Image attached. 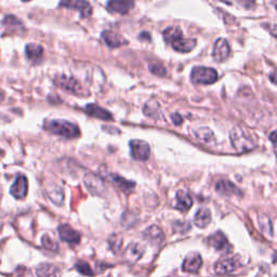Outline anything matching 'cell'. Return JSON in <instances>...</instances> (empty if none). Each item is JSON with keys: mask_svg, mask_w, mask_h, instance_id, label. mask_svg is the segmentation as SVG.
<instances>
[{"mask_svg": "<svg viewBox=\"0 0 277 277\" xmlns=\"http://www.w3.org/2000/svg\"><path fill=\"white\" fill-rule=\"evenodd\" d=\"M163 39L172 46L178 52L187 53L196 47V40L191 38H184L183 31L178 26H170L163 30Z\"/></svg>", "mask_w": 277, "mask_h": 277, "instance_id": "1", "label": "cell"}, {"mask_svg": "<svg viewBox=\"0 0 277 277\" xmlns=\"http://www.w3.org/2000/svg\"><path fill=\"white\" fill-rule=\"evenodd\" d=\"M230 140L233 147L239 153L248 152V150L254 149L256 146V142L253 137H251V135L246 129L241 127V126H236V127L231 130Z\"/></svg>", "mask_w": 277, "mask_h": 277, "instance_id": "2", "label": "cell"}, {"mask_svg": "<svg viewBox=\"0 0 277 277\" xmlns=\"http://www.w3.org/2000/svg\"><path fill=\"white\" fill-rule=\"evenodd\" d=\"M45 129L53 135L65 138H76L80 136L79 128L76 125L66 121H59V119L47 121L45 123Z\"/></svg>", "mask_w": 277, "mask_h": 277, "instance_id": "3", "label": "cell"}, {"mask_svg": "<svg viewBox=\"0 0 277 277\" xmlns=\"http://www.w3.org/2000/svg\"><path fill=\"white\" fill-rule=\"evenodd\" d=\"M191 78L196 85H211L218 80V72L212 67L196 66L193 68Z\"/></svg>", "mask_w": 277, "mask_h": 277, "instance_id": "4", "label": "cell"}, {"mask_svg": "<svg viewBox=\"0 0 277 277\" xmlns=\"http://www.w3.org/2000/svg\"><path fill=\"white\" fill-rule=\"evenodd\" d=\"M55 85L60 87L61 89L65 90L67 92H71L73 94H76V96H87L88 90H86L85 88L80 85L79 81L77 79H75L73 77H67L64 75H61L54 79Z\"/></svg>", "mask_w": 277, "mask_h": 277, "instance_id": "5", "label": "cell"}, {"mask_svg": "<svg viewBox=\"0 0 277 277\" xmlns=\"http://www.w3.org/2000/svg\"><path fill=\"white\" fill-rule=\"evenodd\" d=\"M242 266V262L239 260L238 257H230L224 258V259L220 260L216 263L215 266V272L217 274L223 275L234 272L239 267Z\"/></svg>", "mask_w": 277, "mask_h": 277, "instance_id": "6", "label": "cell"}, {"mask_svg": "<svg viewBox=\"0 0 277 277\" xmlns=\"http://www.w3.org/2000/svg\"><path fill=\"white\" fill-rule=\"evenodd\" d=\"M208 245L210 247L215 248L217 251H220L222 254H228L231 251V245L228 241V238L221 231L213 233L212 235L208 237Z\"/></svg>", "mask_w": 277, "mask_h": 277, "instance_id": "7", "label": "cell"}, {"mask_svg": "<svg viewBox=\"0 0 277 277\" xmlns=\"http://www.w3.org/2000/svg\"><path fill=\"white\" fill-rule=\"evenodd\" d=\"M131 155L137 160H146L150 154L148 143L142 140H132L129 143Z\"/></svg>", "mask_w": 277, "mask_h": 277, "instance_id": "8", "label": "cell"}, {"mask_svg": "<svg viewBox=\"0 0 277 277\" xmlns=\"http://www.w3.org/2000/svg\"><path fill=\"white\" fill-rule=\"evenodd\" d=\"M231 54V48L229 42L224 38H219L215 46H213V51H212V58L216 62H224L228 60V58Z\"/></svg>", "mask_w": 277, "mask_h": 277, "instance_id": "9", "label": "cell"}, {"mask_svg": "<svg viewBox=\"0 0 277 277\" xmlns=\"http://www.w3.org/2000/svg\"><path fill=\"white\" fill-rule=\"evenodd\" d=\"M28 191V182L26 177H24L22 174H18L14 183L12 184L10 188V193L12 196L16 199H24L26 197Z\"/></svg>", "mask_w": 277, "mask_h": 277, "instance_id": "10", "label": "cell"}, {"mask_svg": "<svg viewBox=\"0 0 277 277\" xmlns=\"http://www.w3.org/2000/svg\"><path fill=\"white\" fill-rule=\"evenodd\" d=\"M143 237L147 243H149L153 246L159 247L165 242V234L156 225H152L147 228L143 233Z\"/></svg>", "mask_w": 277, "mask_h": 277, "instance_id": "11", "label": "cell"}, {"mask_svg": "<svg viewBox=\"0 0 277 277\" xmlns=\"http://www.w3.org/2000/svg\"><path fill=\"white\" fill-rule=\"evenodd\" d=\"M59 235L63 242H65L69 245H77L80 242V234L75 231L71 225L62 224L59 226Z\"/></svg>", "mask_w": 277, "mask_h": 277, "instance_id": "12", "label": "cell"}, {"mask_svg": "<svg viewBox=\"0 0 277 277\" xmlns=\"http://www.w3.org/2000/svg\"><path fill=\"white\" fill-rule=\"evenodd\" d=\"M60 5L63 7H67L74 10H78L80 12V15L83 18L89 17L92 13V8L89 2L83 1V0H69V1H62Z\"/></svg>", "mask_w": 277, "mask_h": 277, "instance_id": "13", "label": "cell"}, {"mask_svg": "<svg viewBox=\"0 0 277 277\" xmlns=\"http://www.w3.org/2000/svg\"><path fill=\"white\" fill-rule=\"evenodd\" d=\"M216 190L224 196H242L241 190L229 180H221L217 182Z\"/></svg>", "mask_w": 277, "mask_h": 277, "instance_id": "14", "label": "cell"}, {"mask_svg": "<svg viewBox=\"0 0 277 277\" xmlns=\"http://www.w3.org/2000/svg\"><path fill=\"white\" fill-rule=\"evenodd\" d=\"M201 264H203V259H201L200 255L197 253H193L185 258L183 266H182V270H183L184 272L196 273L200 269Z\"/></svg>", "mask_w": 277, "mask_h": 277, "instance_id": "15", "label": "cell"}, {"mask_svg": "<svg viewBox=\"0 0 277 277\" xmlns=\"http://www.w3.org/2000/svg\"><path fill=\"white\" fill-rule=\"evenodd\" d=\"M85 184L88 190L94 195H101L105 191V185L103 181L101 180L98 175L87 174L85 177Z\"/></svg>", "mask_w": 277, "mask_h": 277, "instance_id": "16", "label": "cell"}, {"mask_svg": "<svg viewBox=\"0 0 277 277\" xmlns=\"http://www.w3.org/2000/svg\"><path fill=\"white\" fill-rule=\"evenodd\" d=\"M102 39L110 48H117L127 43V40L123 36L112 30H104L102 33Z\"/></svg>", "mask_w": 277, "mask_h": 277, "instance_id": "17", "label": "cell"}, {"mask_svg": "<svg viewBox=\"0 0 277 277\" xmlns=\"http://www.w3.org/2000/svg\"><path fill=\"white\" fill-rule=\"evenodd\" d=\"M135 2L132 1H125V0H112L108 2V10L113 13L126 14L128 13L130 9L134 7Z\"/></svg>", "mask_w": 277, "mask_h": 277, "instance_id": "18", "label": "cell"}, {"mask_svg": "<svg viewBox=\"0 0 277 277\" xmlns=\"http://www.w3.org/2000/svg\"><path fill=\"white\" fill-rule=\"evenodd\" d=\"M25 54H26L28 61L34 63V64H38L42 60L43 49L40 45H37V43H28L26 48H25Z\"/></svg>", "mask_w": 277, "mask_h": 277, "instance_id": "19", "label": "cell"}, {"mask_svg": "<svg viewBox=\"0 0 277 277\" xmlns=\"http://www.w3.org/2000/svg\"><path fill=\"white\" fill-rule=\"evenodd\" d=\"M86 113L89 116L96 117L98 119H102V121H111L113 118L112 114L109 112L104 110L101 106L97 105V104H88L86 106Z\"/></svg>", "mask_w": 277, "mask_h": 277, "instance_id": "20", "label": "cell"}, {"mask_svg": "<svg viewBox=\"0 0 277 277\" xmlns=\"http://www.w3.org/2000/svg\"><path fill=\"white\" fill-rule=\"evenodd\" d=\"M144 247L141 246L140 244H130L129 246L126 248L125 250V257L126 259L130 262H137L138 260H140L143 254H144Z\"/></svg>", "mask_w": 277, "mask_h": 277, "instance_id": "21", "label": "cell"}, {"mask_svg": "<svg viewBox=\"0 0 277 277\" xmlns=\"http://www.w3.org/2000/svg\"><path fill=\"white\" fill-rule=\"evenodd\" d=\"M211 222V212L208 208H200L194 218V223L199 229H205Z\"/></svg>", "mask_w": 277, "mask_h": 277, "instance_id": "22", "label": "cell"}, {"mask_svg": "<svg viewBox=\"0 0 277 277\" xmlns=\"http://www.w3.org/2000/svg\"><path fill=\"white\" fill-rule=\"evenodd\" d=\"M193 206V199L191 195L188 194L186 191L180 190L177 193V204H175V208L180 211H187L190 208Z\"/></svg>", "mask_w": 277, "mask_h": 277, "instance_id": "23", "label": "cell"}, {"mask_svg": "<svg viewBox=\"0 0 277 277\" xmlns=\"http://www.w3.org/2000/svg\"><path fill=\"white\" fill-rule=\"evenodd\" d=\"M143 112L146 116H148L150 118H154V119L159 118L161 115L160 105L155 100H149L148 102H146V104L144 105Z\"/></svg>", "mask_w": 277, "mask_h": 277, "instance_id": "24", "label": "cell"}, {"mask_svg": "<svg viewBox=\"0 0 277 277\" xmlns=\"http://www.w3.org/2000/svg\"><path fill=\"white\" fill-rule=\"evenodd\" d=\"M111 178H112L113 182H114V183L125 193H130L136 186L135 182L126 180L125 178L121 177V175H118V174H112Z\"/></svg>", "mask_w": 277, "mask_h": 277, "instance_id": "25", "label": "cell"}, {"mask_svg": "<svg viewBox=\"0 0 277 277\" xmlns=\"http://www.w3.org/2000/svg\"><path fill=\"white\" fill-rule=\"evenodd\" d=\"M37 276L38 277H58L59 271L50 263H43L37 268Z\"/></svg>", "mask_w": 277, "mask_h": 277, "instance_id": "26", "label": "cell"}, {"mask_svg": "<svg viewBox=\"0 0 277 277\" xmlns=\"http://www.w3.org/2000/svg\"><path fill=\"white\" fill-rule=\"evenodd\" d=\"M195 136L198 138L199 141L205 142V143H210L215 141V134H213L212 130L206 127H201L197 130H195Z\"/></svg>", "mask_w": 277, "mask_h": 277, "instance_id": "27", "label": "cell"}, {"mask_svg": "<svg viewBox=\"0 0 277 277\" xmlns=\"http://www.w3.org/2000/svg\"><path fill=\"white\" fill-rule=\"evenodd\" d=\"M259 224H260V229L262 230L263 233H266L267 235L273 236L272 222H271V219L267 215H261L259 217Z\"/></svg>", "mask_w": 277, "mask_h": 277, "instance_id": "28", "label": "cell"}, {"mask_svg": "<svg viewBox=\"0 0 277 277\" xmlns=\"http://www.w3.org/2000/svg\"><path fill=\"white\" fill-rule=\"evenodd\" d=\"M110 247L114 251L115 254H118L121 251V248L123 246V237L119 234H113L110 237Z\"/></svg>", "mask_w": 277, "mask_h": 277, "instance_id": "29", "label": "cell"}, {"mask_svg": "<svg viewBox=\"0 0 277 277\" xmlns=\"http://www.w3.org/2000/svg\"><path fill=\"white\" fill-rule=\"evenodd\" d=\"M3 25H5L7 27L11 28H23V23L18 20L16 16L13 15H7L2 21Z\"/></svg>", "mask_w": 277, "mask_h": 277, "instance_id": "30", "label": "cell"}, {"mask_svg": "<svg viewBox=\"0 0 277 277\" xmlns=\"http://www.w3.org/2000/svg\"><path fill=\"white\" fill-rule=\"evenodd\" d=\"M75 269H76L80 274L83 275H88V276H92L93 272L90 268L89 264L85 261H77L76 264H75Z\"/></svg>", "mask_w": 277, "mask_h": 277, "instance_id": "31", "label": "cell"}, {"mask_svg": "<svg viewBox=\"0 0 277 277\" xmlns=\"http://www.w3.org/2000/svg\"><path fill=\"white\" fill-rule=\"evenodd\" d=\"M41 242H42V245H43V247L47 248L48 250H52V251H56L59 249V245L58 243H56L54 239H52L50 236L48 235H45L42 237L41 239Z\"/></svg>", "mask_w": 277, "mask_h": 277, "instance_id": "32", "label": "cell"}, {"mask_svg": "<svg viewBox=\"0 0 277 277\" xmlns=\"http://www.w3.org/2000/svg\"><path fill=\"white\" fill-rule=\"evenodd\" d=\"M50 198L56 205H62L63 200H64V193H63L62 188H55L50 194Z\"/></svg>", "mask_w": 277, "mask_h": 277, "instance_id": "33", "label": "cell"}, {"mask_svg": "<svg viewBox=\"0 0 277 277\" xmlns=\"http://www.w3.org/2000/svg\"><path fill=\"white\" fill-rule=\"evenodd\" d=\"M149 71L152 72L153 74L157 75V76H165L166 75V69L163 66H161L160 64H157V63H152V64H149Z\"/></svg>", "mask_w": 277, "mask_h": 277, "instance_id": "34", "label": "cell"}, {"mask_svg": "<svg viewBox=\"0 0 277 277\" xmlns=\"http://www.w3.org/2000/svg\"><path fill=\"white\" fill-rule=\"evenodd\" d=\"M171 118H172V122L174 125H181L182 123H183V118H182V116H180L179 114H177V113H174V114L171 115Z\"/></svg>", "mask_w": 277, "mask_h": 277, "instance_id": "35", "label": "cell"}, {"mask_svg": "<svg viewBox=\"0 0 277 277\" xmlns=\"http://www.w3.org/2000/svg\"><path fill=\"white\" fill-rule=\"evenodd\" d=\"M275 136H276V131H273L272 134H271V141L273 142L274 146H275V142H276V138H275Z\"/></svg>", "mask_w": 277, "mask_h": 277, "instance_id": "36", "label": "cell"}, {"mask_svg": "<svg viewBox=\"0 0 277 277\" xmlns=\"http://www.w3.org/2000/svg\"><path fill=\"white\" fill-rule=\"evenodd\" d=\"M271 80H272L273 83L275 84V73H273V74H272V76H271Z\"/></svg>", "mask_w": 277, "mask_h": 277, "instance_id": "37", "label": "cell"}, {"mask_svg": "<svg viewBox=\"0 0 277 277\" xmlns=\"http://www.w3.org/2000/svg\"><path fill=\"white\" fill-rule=\"evenodd\" d=\"M2 155H3V152H2V150H1V149H0V157H1Z\"/></svg>", "mask_w": 277, "mask_h": 277, "instance_id": "38", "label": "cell"}]
</instances>
